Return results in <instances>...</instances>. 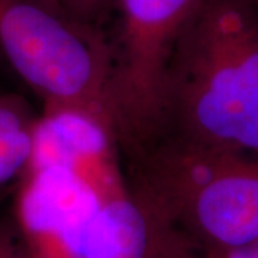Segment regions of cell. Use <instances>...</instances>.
<instances>
[{"mask_svg": "<svg viewBox=\"0 0 258 258\" xmlns=\"http://www.w3.org/2000/svg\"><path fill=\"white\" fill-rule=\"evenodd\" d=\"M155 141L258 155L255 2L201 3L171 56L154 129L142 147Z\"/></svg>", "mask_w": 258, "mask_h": 258, "instance_id": "1", "label": "cell"}, {"mask_svg": "<svg viewBox=\"0 0 258 258\" xmlns=\"http://www.w3.org/2000/svg\"><path fill=\"white\" fill-rule=\"evenodd\" d=\"M128 161L132 189L197 252L258 241V155L155 141Z\"/></svg>", "mask_w": 258, "mask_h": 258, "instance_id": "2", "label": "cell"}, {"mask_svg": "<svg viewBox=\"0 0 258 258\" xmlns=\"http://www.w3.org/2000/svg\"><path fill=\"white\" fill-rule=\"evenodd\" d=\"M0 50L43 109H81L112 119L113 52L93 25L39 0H0Z\"/></svg>", "mask_w": 258, "mask_h": 258, "instance_id": "3", "label": "cell"}, {"mask_svg": "<svg viewBox=\"0 0 258 258\" xmlns=\"http://www.w3.org/2000/svg\"><path fill=\"white\" fill-rule=\"evenodd\" d=\"M203 2L118 0L119 50L113 55L109 112L126 157L154 129L168 63Z\"/></svg>", "mask_w": 258, "mask_h": 258, "instance_id": "4", "label": "cell"}, {"mask_svg": "<svg viewBox=\"0 0 258 258\" xmlns=\"http://www.w3.org/2000/svg\"><path fill=\"white\" fill-rule=\"evenodd\" d=\"M101 200L74 172L29 165L16 185L15 230L26 258H82Z\"/></svg>", "mask_w": 258, "mask_h": 258, "instance_id": "5", "label": "cell"}, {"mask_svg": "<svg viewBox=\"0 0 258 258\" xmlns=\"http://www.w3.org/2000/svg\"><path fill=\"white\" fill-rule=\"evenodd\" d=\"M122 148L109 116L81 109H43L33 129L29 165H56L74 172L105 200L129 188Z\"/></svg>", "mask_w": 258, "mask_h": 258, "instance_id": "6", "label": "cell"}, {"mask_svg": "<svg viewBox=\"0 0 258 258\" xmlns=\"http://www.w3.org/2000/svg\"><path fill=\"white\" fill-rule=\"evenodd\" d=\"M169 238L159 217L129 186L101 201L82 258H162Z\"/></svg>", "mask_w": 258, "mask_h": 258, "instance_id": "7", "label": "cell"}, {"mask_svg": "<svg viewBox=\"0 0 258 258\" xmlns=\"http://www.w3.org/2000/svg\"><path fill=\"white\" fill-rule=\"evenodd\" d=\"M36 116L15 95H0V200L26 172L33 152Z\"/></svg>", "mask_w": 258, "mask_h": 258, "instance_id": "8", "label": "cell"}, {"mask_svg": "<svg viewBox=\"0 0 258 258\" xmlns=\"http://www.w3.org/2000/svg\"><path fill=\"white\" fill-rule=\"evenodd\" d=\"M50 9L62 13L64 16L86 22L92 25L93 19L101 13L103 0H39Z\"/></svg>", "mask_w": 258, "mask_h": 258, "instance_id": "9", "label": "cell"}, {"mask_svg": "<svg viewBox=\"0 0 258 258\" xmlns=\"http://www.w3.org/2000/svg\"><path fill=\"white\" fill-rule=\"evenodd\" d=\"M0 258H26L12 222L0 221Z\"/></svg>", "mask_w": 258, "mask_h": 258, "instance_id": "10", "label": "cell"}, {"mask_svg": "<svg viewBox=\"0 0 258 258\" xmlns=\"http://www.w3.org/2000/svg\"><path fill=\"white\" fill-rule=\"evenodd\" d=\"M201 258H258V241L241 248L227 249V251H211L198 252Z\"/></svg>", "mask_w": 258, "mask_h": 258, "instance_id": "11", "label": "cell"}, {"mask_svg": "<svg viewBox=\"0 0 258 258\" xmlns=\"http://www.w3.org/2000/svg\"><path fill=\"white\" fill-rule=\"evenodd\" d=\"M162 258H201L200 254L182 241L171 237Z\"/></svg>", "mask_w": 258, "mask_h": 258, "instance_id": "12", "label": "cell"}, {"mask_svg": "<svg viewBox=\"0 0 258 258\" xmlns=\"http://www.w3.org/2000/svg\"><path fill=\"white\" fill-rule=\"evenodd\" d=\"M252 2H255V3H257V5H258V0H252Z\"/></svg>", "mask_w": 258, "mask_h": 258, "instance_id": "13", "label": "cell"}]
</instances>
